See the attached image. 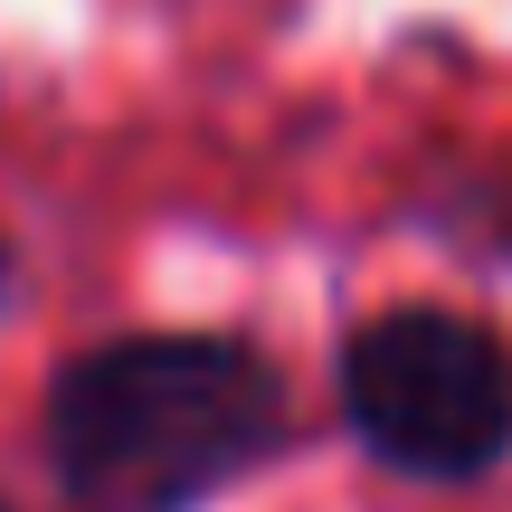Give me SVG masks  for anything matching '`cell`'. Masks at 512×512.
Masks as SVG:
<instances>
[{"mask_svg": "<svg viewBox=\"0 0 512 512\" xmlns=\"http://www.w3.org/2000/svg\"><path fill=\"white\" fill-rule=\"evenodd\" d=\"M275 437H285V380L247 342L209 332L105 342L48 389V456L67 494L105 512H181L275 456Z\"/></svg>", "mask_w": 512, "mask_h": 512, "instance_id": "6da1fadb", "label": "cell"}, {"mask_svg": "<svg viewBox=\"0 0 512 512\" xmlns=\"http://www.w3.org/2000/svg\"><path fill=\"white\" fill-rule=\"evenodd\" d=\"M342 408L380 465L427 484H475L512 456V351L465 313L399 304L351 332Z\"/></svg>", "mask_w": 512, "mask_h": 512, "instance_id": "7a4b0ae2", "label": "cell"}, {"mask_svg": "<svg viewBox=\"0 0 512 512\" xmlns=\"http://www.w3.org/2000/svg\"><path fill=\"white\" fill-rule=\"evenodd\" d=\"M0 512H10V503H0Z\"/></svg>", "mask_w": 512, "mask_h": 512, "instance_id": "3957f363", "label": "cell"}]
</instances>
